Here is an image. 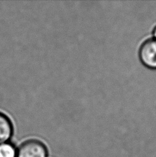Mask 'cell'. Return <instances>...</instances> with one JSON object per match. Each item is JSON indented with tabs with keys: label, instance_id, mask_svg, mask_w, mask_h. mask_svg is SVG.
I'll return each mask as SVG.
<instances>
[{
	"label": "cell",
	"instance_id": "obj_1",
	"mask_svg": "<svg viewBox=\"0 0 156 157\" xmlns=\"http://www.w3.org/2000/svg\"><path fill=\"white\" fill-rule=\"evenodd\" d=\"M48 150L40 140L30 139L17 147V157H48Z\"/></svg>",
	"mask_w": 156,
	"mask_h": 157
},
{
	"label": "cell",
	"instance_id": "obj_2",
	"mask_svg": "<svg viewBox=\"0 0 156 157\" xmlns=\"http://www.w3.org/2000/svg\"><path fill=\"white\" fill-rule=\"evenodd\" d=\"M139 57L144 66L156 69V39H149L144 41L139 50Z\"/></svg>",
	"mask_w": 156,
	"mask_h": 157
},
{
	"label": "cell",
	"instance_id": "obj_3",
	"mask_svg": "<svg viewBox=\"0 0 156 157\" xmlns=\"http://www.w3.org/2000/svg\"><path fill=\"white\" fill-rule=\"evenodd\" d=\"M13 132L12 121L6 114L0 112V144L10 141Z\"/></svg>",
	"mask_w": 156,
	"mask_h": 157
},
{
	"label": "cell",
	"instance_id": "obj_4",
	"mask_svg": "<svg viewBox=\"0 0 156 157\" xmlns=\"http://www.w3.org/2000/svg\"><path fill=\"white\" fill-rule=\"evenodd\" d=\"M0 157H17V147L10 141L0 144Z\"/></svg>",
	"mask_w": 156,
	"mask_h": 157
},
{
	"label": "cell",
	"instance_id": "obj_5",
	"mask_svg": "<svg viewBox=\"0 0 156 157\" xmlns=\"http://www.w3.org/2000/svg\"><path fill=\"white\" fill-rule=\"evenodd\" d=\"M153 35H154V39H156V26L154 28V30H153Z\"/></svg>",
	"mask_w": 156,
	"mask_h": 157
}]
</instances>
